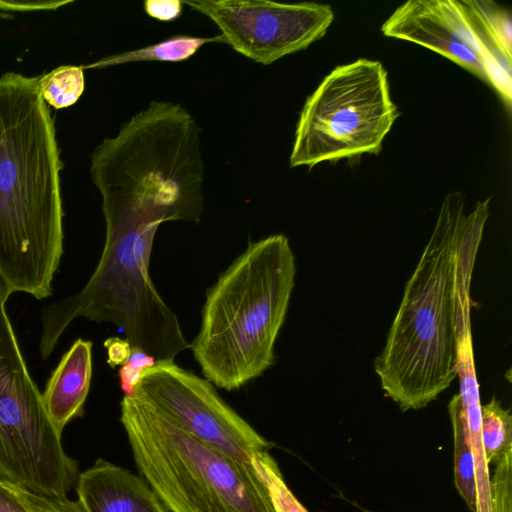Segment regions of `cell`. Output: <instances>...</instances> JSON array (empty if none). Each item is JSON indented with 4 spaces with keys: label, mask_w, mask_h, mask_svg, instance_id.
Instances as JSON below:
<instances>
[{
    "label": "cell",
    "mask_w": 512,
    "mask_h": 512,
    "mask_svg": "<svg viewBox=\"0 0 512 512\" xmlns=\"http://www.w3.org/2000/svg\"><path fill=\"white\" fill-rule=\"evenodd\" d=\"M511 458L512 449L499 461L491 482L492 512H511Z\"/></svg>",
    "instance_id": "cell-19"
},
{
    "label": "cell",
    "mask_w": 512,
    "mask_h": 512,
    "mask_svg": "<svg viewBox=\"0 0 512 512\" xmlns=\"http://www.w3.org/2000/svg\"><path fill=\"white\" fill-rule=\"evenodd\" d=\"M182 4L179 0H146L144 10L152 18L171 21L181 15Z\"/></svg>",
    "instance_id": "cell-21"
},
{
    "label": "cell",
    "mask_w": 512,
    "mask_h": 512,
    "mask_svg": "<svg viewBox=\"0 0 512 512\" xmlns=\"http://www.w3.org/2000/svg\"><path fill=\"white\" fill-rule=\"evenodd\" d=\"M220 29L223 42L245 57L269 65L321 39L334 20L327 4L263 0L182 1Z\"/></svg>",
    "instance_id": "cell-8"
},
{
    "label": "cell",
    "mask_w": 512,
    "mask_h": 512,
    "mask_svg": "<svg viewBox=\"0 0 512 512\" xmlns=\"http://www.w3.org/2000/svg\"><path fill=\"white\" fill-rule=\"evenodd\" d=\"M156 360L142 351L132 349L129 360L119 370L120 384L124 395L131 394L142 372L153 366Z\"/></svg>",
    "instance_id": "cell-20"
},
{
    "label": "cell",
    "mask_w": 512,
    "mask_h": 512,
    "mask_svg": "<svg viewBox=\"0 0 512 512\" xmlns=\"http://www.w3.org/2000/svg\"><path fill=\"white\" fill-rule=\"evenodd\" d=\"M138 471L169 512H276L256 470L135 394L120 403Z\"/></svg>",
    "instance_id": "cell-5"
},
{
    "label": "cell",
    "mask_w": 512,
    "mask_h": 512,
    "mask_svg": "<svg viewBox=\"0 0 512 512\" xmlns=\"http://www.w3.org/2000/svg\"><path fill=\"white\" fill-rule=\"evenodd\" d=\"M56 130L39 77H0V279L10 294H52L63 254Z\"/></svg>",
    "instance_id": "cell-2"
},
{
    "label": "cell",
    "mask_w": 512,
    "mask_h": 512,
    "mask_svg": "<svg viewBox=\"0 0 512 512\" xmlns=\"http://www.w3.org/2000/svg\"><path fill=\"white\" fill-rule=\"evenodd\" d=\"M92 342L77 339L52 371L42 394L47 414L57 432L84 412L92 378Z\"/></svg>",
    "instance_id": "cell-11"
},
{
    "label": "cell",
    "mask_w": 512,
    "mask_h": 512,
    "mask_svg": "<svg viewBox=\"0 0 512 512\" xmlns=\"http://www.w3.org/2000/svg\"><path fill=\"white\" fill-rule=\"evenodd\" d=\"M75 488L87 512H169L143 477L102 458L79 473Z\"/></svg>",
    "instance_id": "cell-10"
},
{
    "label": "cell",
    "mask_w": 512,
    "mask_h": 512,
    "mask_svg": "<svg viewBox=\"0 0 512 512\" xmlns=\"http://www.w3.org/2000/svg\"><path fill=\"white\" fill-rule=\"evenodd\" d=\"M382 33L435 51L495 89L511 109V67L485 45L458 0H408L382 24Z\"/></svg>",
    "instance_id": "cell-9"
},
{
    "label": "cell",
    "mask_w": 512,
    "mask_h": 512,
    "mask_svg": "<svg viewBox=\"0 0 512 512\" xmlns=\"http://www.w3.org/2000/svg\"><path fill=\"white\" fill-rule=\"evenodd\" d=\"M83 68L60 66L39 76V90L46 104L61 109L75 104L84 91Z\"/></svg>",
    "instance_id": "cell-16"
},
{
    "label": "cell",
    "mask_w": 512,
    "mask_h": 512,
    "mask_svg": "<svg viewBox=\"0 0 512 512\" xmlns=\"http://www.w3.org/2000/svg\"><path fill=\"white\" fill-rule=\"evenodd\" d=\"M1 482L28 512H87L78 500L38 495L12 483Z\"/></svg>",
    "instance_id": "cell-18"
},
{
    "label": "cell",
    "mask_w": 512,
    "mask_h": 512,
    "mask_svg": "<svg viewBox=\"0 0 512 512\" xmlns=\"http://www.w3.org/2000/svg\"><path fill=\"white\" fill-rule=\"evenodd\" d=\"M210 42H223L221 35L194 37L176 35L159 43L101 59L92 67H103L138 61L179 62L193 56L201 46Z\"/></svg>",
    "instance_id": "cell-14"
},
{
    "label": "cell",
    "mask_w": 512,
    "mask_h": 512,
    "mask_svg": "<svg viewBox=\"0 0 512 512\" xmlns=\"http://www.w3.org/2000/svg\"><path fill=\"white\" fill-rule=\"evenodd\" d=\"M0 512H28L0 480Z\"/></svg>",
    "instance_id": "cell-24"
},
{
    "label": "cell",
    "mask_w": 512,
    "mask_h": 512,
    "mask_svg": "<svg viewBox=\"0 0 512 512\" xmlns=\"http://www.w3.org/2000/svg\"><path fill=\"white\" fill-rule=\"evenodd\" d=\"M490 199L465 214L459 191L443 200L432 234L407 281L374 367L402 411L419 410L457 377L460 318L471 301L473 270Z\"/></svg>",
    "instance_id": "cell-1"
},
{
    "label": "cell",
    "mask_w": 512,
    "mask_h": 512,
    "mask_svg": "<svg viewBox=\"0 0 512 512\" xmlns=\"http://www.w3.org/2000/svg\"><path fill=\"white\" fill-rule=\"evenodd\" d=\"M70 1H20V0H0V10L5 11H40V10H56L59 7L69 3Z\"/></svg>",
    "instance_id": "cell-23"
},
{
    "label": "cell",
    "mask_w": 512,
    "mask_h": 512,
    "mask_svg": "<svg viewBox=\"0 0 512 512\" xmlns=\"http://www.w3.org/2000/svg\"><path fill=\"white\" fill-rule=\"evenodd\" d=\"M399 115L380 61L363 58L337 66L301 110L290 166L312 168L377 154Z\"/></svg>",
    "instance_id": "cell-6"
},
{
    "label": "cell",
    "mask_w": 512,
    "mask_h": 512,
    "mask_svg": "<svg viewBox=\"0 0 512 512\" xmlns=\"http://www.w3.org/2000/svg\"><path fill=\"white\" fill-rule=\"evenodd\" d=\"M295 275V256L284 234L249 242L220 274L206 293L201 327L190 344L206 380L231 391L273 365Z\"/></svg>",
    "instance_id": "cell-3"
},
{
    "label": "cell",
    "mask_w": 512,
    "mask_h": 512,
    "mask_svg": "<svg viewBox=\"0 0 512 512\" xmlns=\"http://www.w3.org/2000/svg\"><path fill=\"white\" fill-rule=\"evenodd\" d=\"M200 129L180 105L153 101L91 157L102 205L198 222L203 212Z\"/></svg>",
    "instance_id": "cell-4"
},
{
    "label": "cell",
    "mask_w": 512,
    "mask_h": 512,
    "mask_svg": "<svg viewBox=\"0 0 512 512\" xmlns=\"http://www.w3.org/2000/svg\"><path fill=\"white\" fill-rule=\"evenodd\" d=\"M104 346L107 350V363L113 368L124 365L132 354V346L126 338H108Z\"/></svg>",
    "instance_id": "cell-22"
},
{
    "label": "cell",
    "mask_w": 512,
    "mask_h": 512,
    "mask_svg": "<svg viewBox=\"0 0 512 512\" xmlns=\"http://www.w3.org/2000/svg\"><path fill=\"white\" fill-rule=\"evenodd\" d=\"M481 440L488 465L512 449V416L496 397L481 406Z\"/></svg>",
    "instance_id": "cell-15"
},
{
    "label": "cell",
    "mask_w": 512,
    "mask_h": 512,
    "mask_svg": "<svg viewBox=\"0 0 512 512\" xmlns=\"http://www.w3.org/2000/svg\"><path fill=\"white\" fill-rule=\"evenodd\" d=\"M253 468L265 482L276 512H308L285 483L270 453L254 460Z\"/></svg>",
    "instance_id": "cell-17"
},
{
    "label": "cell",
    "mask_w": 512,
    "mask_h": 512,
    "mask_svg": "<svg viewBox=\"0 0 512 512\" xmlns=\"http://www.w3.org/2000/svg\"><path fill=\"white\" fill-rule=\"evenodd\" d=\"M489 50L504 64H512V22L509 10L490 0H459Z\"/></svg>",
    "instance_id": "cell-12"
},
{
    "label": "cell",
    "mask_w": 512,
    "mask_h": 512,
    "mask_svg": "<svg viewBox=\"0 0 512 512\" xmlns=\"http://www.w3.org/2000/svg\"><path fill=\"white\" fill-rule=\"evenodd\" d=\"M448 411L454 434L455 485L470 510L477 512L475 462L469 438V429L465 414L455 395L448 405Z\"/></svg>",
    "instance_id": "cell-13"
},
{
    "label": "cell",
    "mask_w": 512,
    "mask_h": 512,
    "mask_svg": "<svg viewBox=\"0 0 512 512\" xmlns=\"http://www.w3.org/2000/svg\"><path fill=\"white\" fill-rule=\"evenodd\" d=\"M131 394L249 467L273 447L219 396L212 383L174 361H156L145 369Z\"/></svg>",
    "instance_id": "cell-7"
}]
</instances>
